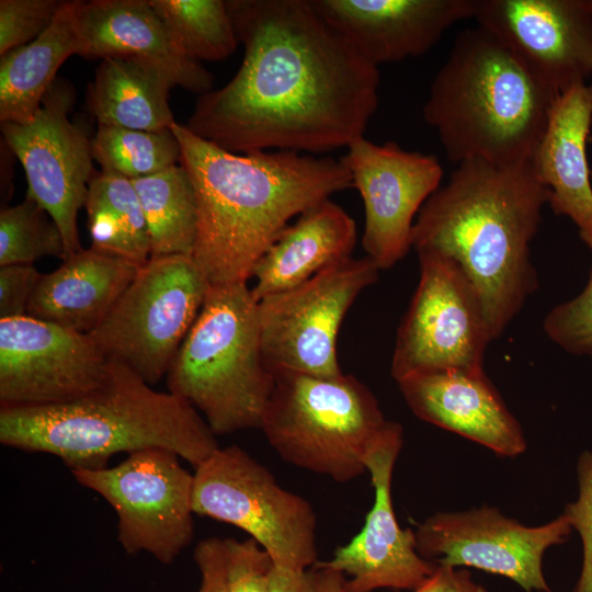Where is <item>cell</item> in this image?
Here are the masks:
<instances>
[{"mask_svg":"<svg viewBox=\"0 0 592 592\" xmlns=\"http://www.w3.org/2000/svg\"><path fill=\"white\" fill-rule=\"evenodd\" d=\"M244 47L235 77L198 96L187 127L225 150L319 153L364 136L378 67L309 0H225Z\"/></svg>","mask_w":592,"mask_h":592,"instance_id":"6da1fadb","label":"cell"},{"mask_svg":"<svg viewBox=\"0 0 592 592\" xmlns=\"http://www.w3.org/2000/svg\"><path fill=\"white\" fill-rule=\"evenodd\" d=\"M180 164L195 192L197 231L192 259L208 286L247 283L288 221L353 186L341 160L295 151L231 152L171 128Z\"/></svg>","mask_w":592,"mask_h":592,"instance_id":"7a4b0ae2","label":"cell"},{"mask_svg":"<svg viewBox=\"0 0 592 592\" xmlns=\"http://www.w3.org/2000/svg\"><path fill=\"white\" fill-rule=\"evenodd\" d=\"M420 209L411 246L454 261L475 287L492 340L537 287L530 243L542 221L548 189L532 160L498 163L473 158Z\"/></svg>","mask_w":592,"mask_h":592,"instance_id":"3957f363","label":"cell"},{"mask_svg":"<svg viewBox=\"0 0 592 592\" xmlns=\"http://www.w3.org/2000/svg\"><path fill=\"white\" fill-rule=\"evenodd\" d=\"M103 386L78 399L43 406H1L0 442L58 457L71 471L107 467L118 453L164 448L195 468L220 446L201 413L152 388L111 360Z\"/></svg>","mask_w":592,"mask_h":592,"instance_id":"277c9868","label":"cell"},{"mask_svg":"<svg viewBox=\"0 0 592 592\" xmlns=\"http://www.w3.org/2000/svg\"><path fill=\"white\" fill-rule=\"evenodd\" d=\"M558 96L477 25L456 35L431 83L423 117L451 162L515 163L532 160Z\"/></svg>","mask_w":592,"mask_h":592,"instance_id":"5b68a950","label":"cell"},{"mask_svg":"<svg viewBox=\"0 0 592 592\" xmlns=\"http://www.w3.org/2000/svg\"><path fill=\"white\" fill-rule=\"evenodd\" d=\"M167 384L215 435L260 429L274 375L262 355L258 301L247 283L208 287Z\"/></svg>","mask_w":592,"mask_h":592,"instance_id":"8992f818","label":"cell"},{"mask_svg":"<svg viewBox=\"0 0 592 592\" xmlns=\"http://www.w3.org/2000/svg\"><path fill=\"white\" fill-rule=\"evenodd\" d=\"M260 429L291 465L349 482L387 420L375 395L353 375L276 372Z\"/></svg>","mask_w":592,"mask_h":592,"instance_id":"52a82bcc","label":"cell"},{"mask_svg":"<svg viewBox=\"0 0 592 592\" xmlns=\"http://www.w3.org/2000/svg\"><path fill=\"white\" fill-rule=\"evenodd\" d=\"M193 512L244 531L275 567L306 571L318 561L311 504L238 445L219 447L195 468Z\"/></svg>","mask_w":592,"mask_h":592,"instance_id":"ba28073f","label":"cell"},{"mask_svg":"<svg viewBox=\"0 0 592 592\" xmlns=\"http://www.w3.org/2000/svg\"><path fill=\"white\" fill-rule=\"evenodd\" d=\"M208 287L192 257L150 258L89 335L109 358L153 386L168 374Z\"/></svg>","mask_w":592,"mask_h":592,"instance_id":"9c48e42d","label":"cell"},{"mask_svg":"<svg viewBox=\"0 0 592 592\" xmlns=\"http://www.w3.org/2000/svg\"><path fill=\"white\" fill-rule=\"evenodd\" d=\"M418 255L420 280L398 329L392 378L398 383L426 373L482 372L492 337L475 287L454 261Z\"/></svg>","mask_w":592,"mask_h":592,"instance_id":"30bf717a","label":"cell"},{"mask_svg":"<svg viewBox=\"0 0 592 592\" xmlns=\"http://www.w3.org/2000/svg\"><path fill=\"white\" fill-rule=\"evenodd\" d=\"M379 269L349 257L308 281L258 301L261 350L267 368L322 377L342 374L337 338L349 308Z\"/></svg>","mask_w":592,"mask_h":592,"instance_id":"8fae6325","label":"cell"},{"mask_svg":"<svg viewBox=\"0 0 592 592\" xmlns=\"http://www.w3.org/2000/svg\"><path fill=\"white\" fill-rule=\"evenodd\" d=\"M179 458L164 448H147L116 466L71 471L112 506L127 554L145 551L169 565L192 542L194 474Z\"/></svg>","mask_w":592,"mask_h":592,"instance_id":"7c38bea8","label":"cell"},{"mask_svg":"<svg viewBox=\"0 0 592 592\" xmlns=\"http://www.w3.org/2000/svg\"><path fill=\"white\" fill-rule=\"evenodd\" d=\"M73 101L69 83L55 80L31 121L1 123L5 144L25 171L26 195L59 227L67 259L82 250L77 217L94 173L91 139L68 116Z\"/></svg>","mask_w":592,"mask_h":592,"instance_id":"4fadbf2b","label":"cell"},{"mask_svg":"<svg viewBox=\"0 0 592 592\" xmlns=\"http://www.w3.org/2000/svg\"><path fill=\"white\" fill-rule=\"evenodd\" d=\"M573 528L566 514L525 526L492 506L439 512L417 525L418 553L435 565L473 567L503 576L527 592H550L543 573L545 551Z\"/></svg>","mask_w":592,"mask_h":592,"instance_id":"5bb4252c","label":"cell"},{"mask_svg":"<svg viewBox=\"0 0 592 592\" xmlns=\"http://www.w3.org/2000/svg\"><path fill=\"white\" fill-rule=\"evenodd\" d=\"M111 366L89 334L29 315L0 319L1 406L78 399L103 386Z\"/></svg>","mask_w":592,"mask_h":592,"instance_id":"9a60e30c","label":"cell"},{"mask_svg":"<svg viewBox=\"0 0 592 592\" xmlns=\"http://www.w3.org/2000/svg\"><path fill=\"white\" fill-rule=\"evenodd\" d=\"M346 148L340 160L364 204L363 249L379 270H388L412 247L415 216L439 189L442 166L435 156L395 141L376 144L362 136Z\"/></svg>","mask_w":592,"mask_h":592,"instance_id":"2e32d148","label":"cell"},{"mask_svg":"<svg viewBox=\"0 0 592 592\" xmlns=\"http://www.w3.org/2000/svg\"><path fill=\"white\" fill-rule=\"evenodd\" d=\"M473 19L557 95L592 76L589 0H475Z\"/></svg>","mask_w":592,"mask_h":592,"instance_id":"e0dca14e","label":"cell"},{"mask_svg":"<svg viewBox=\"0 0 592 592\" xmlns=\"http://www.w3.org/2000/svg\"><path fill=\"white\" fill-rule=\"evenodd\" d=\"M402 444V426L387 421L365 457L375 498L362 530L330 560L314 566L349 574L345 592L413 590L436 567L418 553L414 532L401 528L394 511L391 480Z\"/></svg>","mask_w":592,"mask_h":592,"instance_id":"ac0fdd59","label":"cell"},{"mask_svg":"<svg viewBox=\"0 0 592 592\" xmlns=\"http://www.w3.org/2000/svg\"><path fill=\"white\" fill-rule=\"evenodd\" d=\"M362 58L380 64L419 57L462 20L475 0H309Z\"/></svg>","mask_w":592,"mask_h":592,"instance_id":"d6986e66","label":"cell"},{"mask_svg":"<svg viewBox=\"0 0 592 592\" xmlns=\"http://www.w3.org/2000/svg\"><path fill=\"white\" fill-rule=\"evenodd\" d=\"M398 385L407 405L421 420L500 456L515 457L526 449L519 421L483 371L419 374Z\"/></svg>","mask_w":592,"mask_h":592,"instance_id":"ffe728a7","label":"cell"},{"mask_svg":"<svg viewBox=\"0 0 592 592\" xmlns=\"http://www.w3.org/2000/svg\"><path fill=\"white\" fill-rule=\"evenodd\" d=\"M77 25L83 58L138 57L174 86L200 95L212 91L213 75L180 49L149 0L79 1Z\"/></svg>","mask_w":592,"mask_h":592,"instance_id":"44dd1931","label":"cell"},{"mask_svg":"<svg viewBox=\"0 0 592 592\" xmlns=\"http://www.w3.org/2000/svg\"><path fill=\"white\" fill-rule=\"evenodd\" d=\"M592 96L588 83L577 84L554 102L546 128L532 158L535 173L548 189V204L568 217L592 249V170L588 138Z\"/></svg>","mask_w":592,"mask_h":592,"instance_id":"7402d4cb","label":"cell"},{"mask_svg":"<svg viewBox=\"0 0 592 592\" xmlns=\"http://www.w3.org/2000/svg\"><path fill=\"white\" fill-rule=\"evenodd\" d=\"M141 266L92 248L43 274L27 315L90 334L107 317Z\"/></svg>","mask_w":592,"mask_h":592,"instance_id":"603a6c76","label":"cell"},{"mask_svg":"<svg viewBox=\"0 0 592 592\" xmlns=\"http://www.w3.org/2000/svg\"><path fill=\"white\" fill-rule=\"evenodd\" d=\"M356 242L351 216L330 198L303 212L253 267L251 288L260 299L291 289L349 257Z\"/></svg>","mask_w":592,"mask_h":592,"instance_id":"cb8c5ba5","label":"cell"},{"mask_svg":"<svg viewBox=\"0 0 592 592\" xmlns=\"http://www.w3.org/2000/svg\"><path fill=\"white\" fill-rule=\"evenodd\" d=\"M172 80L151 62L134 56L101 59L89 84L87 103L98 125L148 132L175 123L168 103Z\"/></svg>","mask_w":592,"mask_h":592,"instance_id":"d4e9b609","label":"cell"},{"mask_svg":"<svg viewBox=\"0 0 592 592\" xmlns=\"http://www.w3.org/2000/svg\"><path fill=\"white\" fill-rule=\"evenodd\" d=\"M79 1H65L52 24L34 41L0 58V121L26 123L41 107L62 62L78 55Z\"/></svg>","mask_w":592,"mask_h":592,"instance_id":"484cf974","label":"cell"},{"mask_svg":"<svg viewBox=\"0 0 592 592\" xmlns=\"http://www.w3.org/2000/svg\"><path fill=\"white\" fill-rule=\"evenodd\" d=\"M84 207L92 249L139 266L148 262V227L130 179L112 171L94 172Z\"/></svg>","mask_w":592,"mask_h":592,"instance_id":"4316f807","label":"cell"},{"mask_svg":"<svg viewBox=\"0 0 592 592\" xmlns=\"http://www.w3.org/2000/svg\"><path fill=\"white\" fill-rule=\"evenodd\" d=\"M146 218L150 258L192 257L197 231L195 192L186 170L174 164L132 180Z\"/></svg>","mask_w":592,"mask_h":592,"instance_id":"83f0119b","label":"cell"},{"mask_svg":"<svg viewBox=\"0 0 592 592\" xmlns=\"http://www.w3.org/2000/svg\"><path fill=\"white\" fill-rule=\"evenodd\" d=\"M171 37L191 59L229 57L238 47L234 23L223 0H149Z\"/></svg>","mask_w":592,"mask_h":592,"instance_id":"f1b7e54d","label":"cell"},{"mask_svg":"<svg viewBox=\"0 0 592 592\" xmlns=\"http://www.w3.org/2000/svg\"><path fill=\"white\" fill-rule=\"evenodd\" d=\"M91 149L101 170L130 180L168 169L180 162L181 156L180 144L171 129L148 132L98 125Z\"/></svg>","mask_w":592,"mask_h":592,"instance_id":"f546056e","label":"cell"},{"mask_svg":"<svg viewBox=\"0 0 592 592\" xmlns=\"http://www.w3.org/2000/svg\"><path fill=\"white\" fill-rule=\"evenodd\" d=\"M67 259L61 231L32 197L0 212V266L33 264L43 257Z\"/></svg>","mask_w":592,"mask_h":592,"instance_id":"4dcf8cb0","label":"cell"},{"mask_svg":"<svg viewBox=\"0 0 592 592\" xmlns=\"http://www.w3.org/2000/svg\"><path fill=\"white\" fill-rule=\"evenodd\" d=\"M544 330L565 351L592 360V270L582 292L546 316Z\"/></svg>","mask_w":592,"mask_h":592,"instance_id":"1f68e13d","label":"cell"},{"mask_svg":"<svg viewBox=\"0 0 592 592\" xmlns=\"http://www.w3.org/2000/svg\"><path fill=\"white\" fill-rule=\"evenodd\" d=\"M64 3L60 0H1L0 56L37 38Z\"/></svg>","mask_w":592,"mask_h":592,"instance_id":"d6a6232c","label":"cell"},{"mask_svg":"<svg viewBox=\"0 0 592 592\" xmlns=\"http://www.w3.org/2000/svg\"><path fill=\"white\" fill-rule=\"evenodd\" d=\"M227 592H269L274 562L253 539H224Z\"/></svg>","mask_w":592,"mask_h":592,"instance_id":"836d02e7","label":"cell"},{"mask_svg":"<svg viewBox=\"0 0 592 592\" xmlns=\"http://www.w3.org/2000/svg\"><path fill=\"white\" fill-rule=\"evenodd\" d=\"M578 498L566 505L563 514L580 535L582 567L572 592H592V452H583L577 463Z\"/></svg>","mask_w":592,"mask_h":592,"instance_id":"e575fe53","label":"cell"},{"mask_svg":"<svg viewBox=\"0 0 592 592\" xmlns=\"http://www.w3.org/2000/svg\"><path fill=\"white\" fill-rule=\"evenodd\" d=\"M42 275L33 264L0 266V319L27 315Z\"/></svg>","mask_w":592,"mask_h":592,"instance_id":"d590c367","label":"cell"},{"mask_svg":"<svg viewBox=\"0 0 592 592\" xmlns=\"http://www.w3.org/2000/svg\"><path fill=\"white\" fill-rule=\"evenodd\" d=\"M194 561L201 573L197 592H227L224 539L210 537L201 540L194 550Z\"/></svg>","mask_w":592,"mask_h":592,"instance_id":"8d00e7d4","label":"cell"},{"mask_svg":"<svg viewBox=\"0 0 592 592\" xmlns=\"http://www.w3.org/2000/svg\"><path fill=\"white\" fill-rule=\"evenodd\" d=\"M411 592H487L466 569L436 565L433 573Z\"/></svg>","mask_w":592,"mask_h":592,"instance_id":"74e56055","label":"cell"},{"mask_svg":"<svg viewBox=\"0 0 592 592\" xmlns=\"http://www.w3.org/2000/svg\"><path fill=\"white\" fill-rule=\"evenodd\" d=\"M269 592H316L314 570L295 571L274 566Z\"/></svg>","mask_w":592,"mask_h":592,"instance_id":"f35d334b","label":"cell"},{"mask_svg":"<svg viewBox=\"0 0 592 592\" xmlns=\"http://www.w3.org/2000/svg\"><path fill=\"white\" fill-rule=\"evenodd\" d=\"M316 592H345V578L342 572L328 568L314 567Z\"/></svg>","mask_w":592,"mask_h":592,"instance_id":"ab89813d","label":"cell"},{"mask_svg":"<svg viewBox=\"0 0 592 592\" xmlns=\"http://www.w3.org/2000/svg\"><path fill=\"white\" fill-rule=\"evenodd\" d=\"M589 2H590V5L592 8V0H589ZM588 87H589V90H590V93H591V96H592V82L590 84H588Z\"/></svg>","mask_w":592,"mask_h":592,"instance_id":"60d3db41","label":"cell"}]
</instances>
